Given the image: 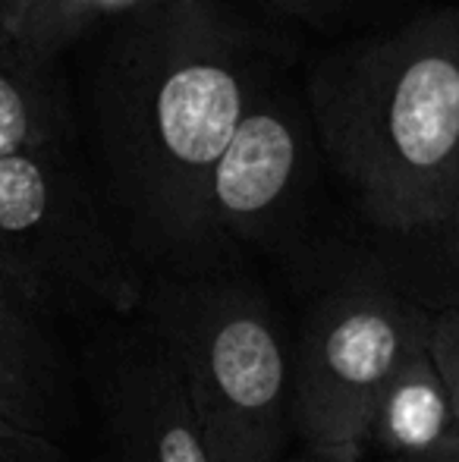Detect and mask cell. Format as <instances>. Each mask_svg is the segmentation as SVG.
Segmentation results:
<instances>
[{
	"instance_id": "8992f818",
	"label": "cell",
	"mask_w": 459,
	"mask_h": 462,
	"mask_svg": "<svg viewBox=\"0 0 459 462\" xmlns=\"http://www.w3.org/2000/svg\"><path fill=\"white\" fill-rule=\"evenodd\" d=\"M95 393L116 462H215L183 374L148 328L95 353Z\"/></svg>"
},
{
	"instance_id": "ac0fdd59",
	"label": "cell",
	"mask_w": 459,
	"mask_h": 462,
	"mask_svg": "<svg viewBox=\"0 0 459 462\" xmlns=\"http://www.w3.org/2000/svg\"><path fill=\"white\" fill-rule=\"evenodd\" d=\"M287 462H359V459H346V457H321V453H299V457L287 459Z\"/></svg>"
},
{
	"instance_id": "d6986e66",
	"label": "cell",
	"mask_w": 459,
	"mask_h": 462,
	"mask_svg": "<svg viewBox=\"0 0 459 462\" xmlns=\"http://www.w3.org/2000/svg\"><path fill=\"white\" fill-rule=\"evenodd\" d=\"M13 6H16V0H0V23H4V19L10 16Z\"/></svg>"
},
{
	"instance_id": "4fadbf2b",
	"label": "cell",
	"mask_w": 459,
	"mask_h": 462,
	"mask_svg": "<svg viewBox=\"0 0 459 462\" xmlns=\"http://www.w3.org/2000/svg\"><path fill=\"white\" fill-rule=\"evenodd\" d=\"M428 349L437 371L444 374V383L450 390V400H454L459 421V302L444 305L441 311L431 315Z\"/></svg>"
},
{
	"instance_id": "e0dca14e",
	"label": "cell",
	"mask_w": 459,
	"mask_h": 462,
	"mask_svg": "<svg viewBox=\"0 0 459 462\" xmlns=\"http://www.w3.org/2000/svg\"><path fill=\"white\" fill-rule=\"evenodd\" d=\"M403 462H459V431L450 434L447 440H441L435 450L422 453V457H416V459H403Z\"/></svg>"
},
{
	"instance_id": "7a4b0ae2",
	"label": "cell",
	"mask_w": 459,
	"mask_h": 462,
	"mask_svg": "<svg viewBox=\"0 0 459 462\" xmlns=\"http://www.w3.org/2000/svg\"><path fill=\"white\" fill-rule=\"evenodd\" d=\"M306 101L368 217L437 233L459 195V10L337 44L308 76Z\"/></svg>"
},
{
	"instance_id": "9c48e42d",
	"label": "cell",
	"mask_w": 459,
	"mask_h": 462,
	"mask_svg": "<svg viewBox=\"0 0 459 462\" xmlns=\"http://www.w3.org/2000/svg\"><path fill=\"white\" fill-rule=\"evenodd\" d=\"M459 431L456 409L428 346H418L381 387L368 415L365 444L393 462L416 459Z\"/></svg>"
},
{
	"instance_id": "7c38bea8",
	"label": "cell",
	"mask_w": 459,
	"mask_h": 462,
	"mask_svg": "<svg viewBox=\"0 0 459 462\" xmlns=\"http://www.w3.org/2000/svg\"><path fill=\"white\" fill-rule=\"evenodd\" d=\"M274 10L318 32H374L378 16L397 0H268Z\"/></svg>"
},
{
	"instance_id": "6da1fadb",
	"label": "cell",
	"mask_w": 459,
	"mask_h": 462,
	"mask_svg": "<svg viewBox=\"0 0 459 462\" xmlns=\"http://www.w3.org/2000/svg\"><path fill=\"white\" fill-rule=\"evenodd\" d=\"M264 88L255 38L217 0H167L120 19L95 95L101 148L151 236L202 245L205 186Z\"/></svg>"
},
{
	"instance_id": "3957f363",
	"label": "cell",
	"mask_w": 459,
	"mask_h": 462,
	"mask_svg": "<svg viewBox=\"0 0 459 462\" xmlns=\"http://www.w3.org/2000/svg\"><path fill=\"white\" fill-rule=\"evenodd\" d=\"M145 328L173 356L215 462H280L293 419V362L249 283L183 277L148 290Z\"/></svg>"
},
{
	"instance_id": "5b68a950",
	"label": "cell",
	"mask_w": 459,
	"mask_h": 462,
	"mask_svg": "<svg viewBox=\"0 0 459 462\" xmlns=\"http://www.w3.org/2000/svg\"><path fill=\"white\" fill-rule=\"evenodd\" d=\"M431 315L387 286L331 292L308 318L293 362V419L308 453L359 459L381 387L428 346Z\"/></svg>"
},
{
	"instance_id": "277c9868",
	"label": "cell",
	"mask_w": 459,
	"mask_h": 462,
	"mask_svg": "<svg viewBox=\"0 0 459 462\" xmlns=\"http://www.w3.org/2000/svg\"><path fill=\"white\" fill-rule=\"evenodd\" d=\"M0 262L44 315H135L148 296L67 152L0 158Z\"/></svg>"
},
{
	"instance_id": "52a82bcc",
	"label": "cell",
	"mask_w": 459,
	"mask_h": 462,
	"mask_svg": "<svg viewBox=\"0 0 459 462\" xmlns=\"http://www.w3.org/2000/svg\"><path fill=\"white\" fill-rule=\"evenodd\" d=\"M306 123L289 97L264 88L221 152L202 199V245L255 236L283 211L306 173Z\"/></svg>"
},
{
	"instance_id": "30bf717a",
	"label": "cell",
	"mask_w": 459,
	"mask_h": 462,
	"mask_svg": "<svg viewBox=\"0 0 459 462\" xmlns=\"http://www.w3.org/2000/svg\"><path fill=\"white\" fill-rule=\"evenodd\" d=\"M69 110L54 63L38 60L0 23V158L67 152Z\"/></svg>"
},
{
	"instance_id": "5bb4252c",
	"label": "cell",
	"mask_w": 459,
	"mask_h": 462,
	"mask_svg": "<svg viewBox=\"0 0 459 462\" xmlns=\"http://www.w3.org/2000/svg\"><path fill=\"white\" fill-rule=\"evenodd\" d=\"M0 462H67L54 438H44L0 409Z\"/></svg>"
},
{
	"instance_id": "8fae6325",
	"label": "cell",
	"mask_w": 459,
	"mask_h": 462,
	"mask_svg": "<svg viewBox=\"0 0 459 462\" xmlns=\"http://www.w3.org/2000/svg\"><path fill=\"white\" fill-rule=\"evenodd\" d=\"M105 0H16L4 29L38 60L54 63L69 44L95 29Z\"/></svg>"
},
{
	"instance_id": "2e32d148",
	"label": "cell",
	"mask_w": 459,
	"mask_h": 462,
	"mask_svg": "<svg viewBox=\"0 0 459 462\" xmlns=\"http://www.w3.org/2000/svg\"><path fill=\"white\" fill-rule=\"evenodd\" d=\"M167 4V0H105V10H101V19L98 23H105V19H126V16H135V13L142 10H151V6H161Z\"/></svg>"
},
{
	"instance_id": "ba28073f",
	"label": "cell",
	"mask_w": 459,
	"mask_h": 462,
	"mask_svg": "<svg viewBox=\"0 0 459 462\" xmlns=\"http://www.w3.org/2000/svg\"><path fill=\"white\" fill-rule=\"evenodd\" d=\"M0 409L54 438L67 419V374L48 315L0 262Z\"/></svg>"
},
{
	"instance_id": "9a60e30c",
	"label": "cell",
	"mask_w": 459,
	"mask_h": 462,
	"mask_svg": "<svg viewBox=\"0 0 459 462\" xmlns=\"http://www.w3.org/2000/svg\"><path fill=\"white\" fill-rule=\"evenodd\" d=\"M437 233H441L444 249H447V258H450V264H454V271L459 277V195H456L454 208H450V214L444 217V224L437 226Z\"/></svg>"
}]
</instances>
